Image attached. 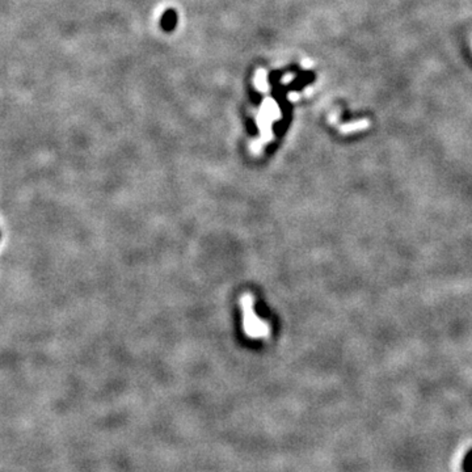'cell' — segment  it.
I'll use <instances>...</instances> for the list:
<instances>
[{
    "instance_id": "6da1fadb",
    "label": "cell",
    "mask_w": 472,
    "mask_h": 472,
    "mask_svg": "<svg viewBox=\"0 0 472 472\" xmlns=\"http://www.w3.org/2000/svg\"><path fill=\"white\" fill-rule=\"evenodd\" d=\"M174 21H176V15H174L173 11H168L165 13L164 19H163V26L165 29H172L174 25Z\"/></svg>"
}]
</instances>
